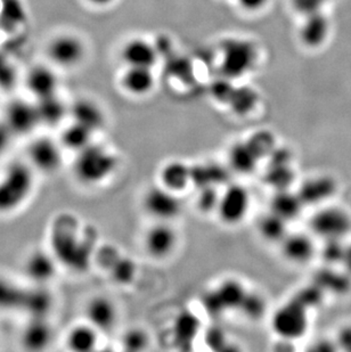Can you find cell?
Listing matches in <instances>:
<instances>
[{
	"label": "cell",
	"mask_w": 351,
	"mask_h": 352,
	"mask_svg": "<svg viewBox=\"0 0 351 352\" xmlns=\"http://www.w3.org/2000/svg\"><path fill=\"white\" fill-rule=\"evenodd\" d=\"M118 166V159L112 151L100 144L92 143L76 152L73 173L80 183L94 186L112 176Z\"/></svg>",
	"instance_id": "1"
},
{
	"label": "cell",
	"mask_w": 351,
	"mask_h": 352,
	"mask_svg": "<svg viewBox=\"0 0 351 352\" xmlns=\"http://www.w3.org/2000/svg\"><path fill=\"white\" fill-rule=\"evenodd\" d=\"M32 188V169L22 163L12 164L0 180V213L12 212L20 208Z\"/></svg>",
	"instance_id": "2"
},
{
	"label": "cell",
	"mask_w": 351,
	"mask_h": 352,
	"mask_svg": "<svg viewBox=\"0 0 351 352\" xmlns=\"http://www.w3.org/2000/svg\"><path fill=\"white\" fill-rule=\"evenodd\" d=\"M272 327L276 336L285 341L300 339L308 329V309L292 299L274 313Z\"/></svg>",
	"instance_id": "3"
},
{
	"label": "cell",
	"mask_w": 351,
	"mask_h": 352,
	"mask_svg": "<svg viewBox=\"0 0 351 352\" xmlns=\"http://www.w3.org/2000/svg\"><path fill=\"white\" fill-rule=\"evenodd\" d=\"M222 71L226 77L239 78L248 74L257 62L255 45L246 39H229L222 48Z\"/></svg>",
	"instance_id": "4"
},
{
	"label": "cell",
	"mask_w": 351,
	"mask_h": 352,
	"mask_svg": "<svg viewBox=\"0 0 351 352\" xmlns=\"http://www.w3.org/2000/svg\"><path fill=\"white\" fill-rule=\"evenodd\" d=\"M50 62L61 69H73L83 63L87 55L86 43L74 34H60L47 47Z\"/></svg>",
	"instance_id": "5"
},
{
	"label": "cell",
	"mask_w": 351,
	"mask_h": 352,
	"mask_svg": "<svg viewBox=\"0 0 351 352\" xmlns=\"http://www.w3.org/2000/svg\"><path fill=\"white\" fill-rule=\"evenodd\" d=\"M310 228L318 237L328 239H343L351 230V218L345 210L328 206L318 210L310 219Z\"/></svg>",
	"instance_id": "6"
},
{
	"label": "cell",
	"mask_w": 351,
	"mask_h": 352,
	"mask_svg": "<svg viewBox=\"0 0 351 352\" xmlns=\"http://www.w3.org/2000/svg\"><path fill=\"white\" fill-rule=\"evenodd\" d=\"M142 206L146 213L158 221L170 223L182 211V202L177 193L166 187H151L142 199Z\"/></svg>",
	"instance_id": "7"
},
{
	"label": "cell",
	"mask_w": 351,
	"mask_h": 352,
	"mask_svg": "<svg viewBox=\"0 0 351 352\" xmlns=\"http://www.w3.org/2000/svg\"><path fill=\"white\" fill-rule=\"evenodd\" d=\"M250 203L251 199L246 187L231 185L220 195L217 213L225 225L235 226L246 218Z\"/></svg>",
	"instance_id": "8"
},
{
	"label": "cell",
	"mask_w": 351,
	"mask_h": 352,
	"mask_svg": "<svg viewBox=\"0 0 351 352\" xmlns=\"http://www.w3.org/2000/svg\"><path fill=\"white\" fill-rule=\"evenodd\" d=\"M178 235L169 223L159 221L146 232L144 248L154 259H166L175 251Z\"/></svg>",
	"instance_id": "9"
},
{
	"label": "cell",
	"mask_w": 351,
	"mask_h": 352,
	"mask_svg": "<svg viewBox=\"0 0 351 352\" xmlns=\"http://www.w3.org/2000/svg\"><path fill=\"white\" fill-rule=\"evenodd\" d=\"M3 117V122L6 123L14 136L30 133L40 124L36 104L29 103L27 100L10 102L7 105Z\"/></svg>",
	"instance_id": "10"
},
{
	"label": "cell",
	"mask_w": 351,
	"mask_h": 352,
	"mask_svg": "<svg viewBox=\"0 0 351 352\" xmlns=\"http://www.w3.org/2000/svg\"><path fill=\"white\" fill-rule=\"evenodd\" d=\"M29 161L40 173H53L62 163V152L58 143L50 138H36L29 146Z\"/></svg>",
	"instance_id": "11"
},
{
	"label": "cell",
	"mask_w": 351,
	"mask_h": 352,
	"mask_svg": "<svg viewBox=\"0 0 351 352\" xmlns=\"http://www.w3.org/2000/svg\"><path fill=\"white\" fill-rule=\"evenodd\" d=\"M121 58L126 67L154 69L159 60V50L154 43L145 38H130L123 43Z\"/></svg>",
	"instance_id": "12"
},
{
	"label": "cell",
	"mask_w": 351,
	"mask_h": 352,
	"mask_svg": "<svg viewBox=\"0 0 351 352\" xmlns=\"http://www.w3.org/2000/svg\"><path fill=\"white\" fill-rule=\"evenodd\" d=\"M25 85L31 95L40 100L56 95L60 79L56 71L48 65H36L28 72Z\"/></svg>",
	"instance_id": "13"
},
{
	"label": "cell",
	"mask_w": 351,
	"mask_h": 352,
	"mask_svg": "<svg viewBox=\"0 0 351 352\" xmlns=\"http://www.w3.org/2000/svg\"><path fill=\"white\" fill-rule=\"evenodd\" d=\"M87 322L98 332H109L116 326L118 311L112 300L106 296H95L86 307Z\"/></svg>",
	"instance_id": "14"
},
{
	"label": "cell",
	"mask_w": 351,
	"mask_h": 352,
	"mask_svg": "<svg viewBox=\"0 0 351 352\" xmlns=\"http://www.w3.org/2000/svg\"><path fill=\"white\" fill-rule=\"evenodd\" d=\"M337 188V182L332 177L316 176L305 180L297 193L305 206H317L331 199Z\"/></svg>",
	"instance_id": "15"
},
{
	"label": "cell",
	"mask_w": 351,
	"mask_h": 352,
	"mask_svg": "<svg viewBox=\"0 0 351 352\" xmlns=\"http://www.w3.org/2000/svg\"><path fill=\"white\" fill-rule=\"evenodd\" d=\"M281 254L288 263L306 265L315 254V244L306 234H288L281 243Z\"/></svg>",
	"instance_id": "16"
},
{
	"label": "cell",
	"mask_w": 351,
	"mask_h": 352,
	"mask_svg": "<svg viewBox=\"0 0 351 352\" xmlns=\"http://www.w3.org/2000/svg\"><path fill=\"white\" fill-rule=\"evenodd\" d=\"M120 83L123 89L131 96H146L154 89L156 76L151 67H126Z\"/></svg>",
	"instance_id": "17"
},
{
	"label": "cell",
	"mask_w": 351,
	"mask_h": 352,
	"mask_svg": "<svg viewBox=\"0 0 351 352\" xmlns=\"http://www.w3.org/2000/svg\"><path fill=\"white\" fill-rule=\"evenodd\" d=\"M73 121L92 130L94 133L105 123V114L98 104L89 98H80L69 107Z\"/></svg>",
	"instance_id": "18"
},
{
	"label": "cell",
	"mask_w": 351,
	"mask_h": 352,
	"mask_svg": "<svg viewBox=\"0 0 351 352\" xmlns=\"http://www.w3.org/2000/svg\"><path fill=\"white\" fill-rule=\"evenodd\" d=\"M330 34V22L319 10L307 14L300 28V39L309 48H317L325 43Z\"/></svg>",
	"instance_id": "19"
},
{
	"label": "cell",
	"mask_w": 351,
	"mask_h": 352,
	"mask_svg": "<svg viewBox=\"0 0 351 352\" xmlns=\"http://www.w3.org/2000/svg\"><path fill=\"white\" fill-rule=\"evenodd\" d=\"M201 329V320L191 311H182L176 317L173 325V336L176 346L189 349Z\"/></svg>",
	"instance_id": "20"
},
{
	"label": "cell",
	"mask_w": 351,
	"mask_h": 352,
	"mask_svg": "<svg viewBox=\"0 0 351 352\" xmlns=\"http://www.w3.org/2000/svg\"><path fill=\"white\" fill-rule=\"evenodd\" d=\"M270 212L281 217L285 221H292L301 214L305 204L299 194L290 190H276L275 195L270 199Z\"/></svg>",
	"instance_id": "21"
},
{
	"label": "cell",
	"mask_w": 351,
	"mask_h": 352,
	"mask_svg": "<svg viewBox=\"0 0 351 352\" xmlns=\"http://www.w3.org/2000/svg\"><path fill=\"white\" fill-rule=\"evenodd\" d=\"M160 179L162 186L171 192H182L191 184V166L182 161H170L161 170Z\"/></svg>",
	"instance_id": "22"
},
{
	"label": "cell",
	"mask_w": 351,
	"mask_h": 352,
	"mask_svg": "<svg viewBox=\"0 0 351 352\" xmlns=\"http://www.w3.org/2000/svg\"><path fill=\"white\" fill-rule=\"evenodd\" d=\"M228 171L218 163H203L191 166V184L200 190L203 187L215 186L225 183Z\"/></svg>",
	"instance_id": "23"
},
{
	"label": "cell",
	"mask_w": 351,
	"mask_h": 352,
	"mask_svg": "<svg viewBox=\"0 0 351 352\" xmlns=\"http://www.w3.org/2000/svg\"><path fill=\"white\" fill-rule=\"evenodd\" d=\"M260 161L248 142H239L231 147L228 152L229 168L234 173L248 175L253 173Z\"/></svg>",
	"instance_id": "24"
},
{
	"label": "cell",
	"mask_w": 351,
	"mask_h": 352,
	"mask_svg": "<svg viewBox=\"0 0 351 352\" xmlns=\"http://www.w3.org/2000/svg\"><path fill=\"white\" fill-rule=\"evenodd\" d=\"M36 111L39 117L40 124L46 126H56L65 116L69 114V107L63 103L58 95L45 97L36 100Z\"/></svg>",
	"instance_id": "25"
},
{
	"label": "cell",
	"mask_w": 351,
	"mask_h": 352,
	"mask_svg": "<svg viewBox=\"0 0 351 352\" xmlns=\"http://www.w3.org/2000/svg\"><path fill=\"white\" fill-rule=\"evenodd\" d=\"M98 333L89 322L76 325L67 336V348L76 352L93 351L98 342Z\"/></svg>",
	"instance_id": "26"
},
{
	"label": "cell",
	"mask_w": 351,
	"mask_h": 352,
	"mask_svg": "<svg viewBox=\"0 0 351 352\" xmlns=\"http://www.w3.org/2000/svg\"><path fill=\"white\" fill-rule=\"evenodd\" d=\"M215 291L218 293L226 311L239 310L248 293L242 283L235 278L225 279L215 287Z\"/></svg>",
	"instance_id": "27"
},
{
	"label": "cell",
	"mask_w": 351,
	"mask_h": 352,
	"mask_svg": "<svg viewBox=\"0 0 351 352\" xmlns=\"http://www.w3.org/2000/svg\"><path fill=\"white\" fill-rule=\"evenodd\" d=\"M259 234L269 243H281L288 235V221L269 211L258 223Z\"/></svg>",
	"instance_id": "28"
},
{
	"label": "cell",
	"mask_w": 351,
	"mask_h": 352,
	"mask_svg": "<svg viewBox=\"0 0 351 352\" xmlns=\"http://www.w3.org/2000/svg\"><path fill=\"white\" fill-rule=\"evenodd\" d=\"M93 135L92 130L72 121L62 133V145L76 153L93 143Z\"/></svg>",
	"instance_id": "29"
},
{
	"label": "cell",
	"mask_w": 351,
	"mask_h": 352,
	"mask_svg": "<svg viewBox=\"0 0 351 352\" xmlns=\"http://www.w3.org/2000/svg\"><path fill=\"white\" fill-rule=\"evenodd\" d=\"M314 284L319 286L323 291L335 293H345L350 289V279L347 275L337 273L332 270H321L314 277Z\"/></svg>",
	"instance_id": "30"
},
{
	"label": "cell",
	"mask_w": 351,
	"mask_h": 352,
	"mask_svg": "<svg viewBox=\"0 0 351 352\" xmlns=\"http://www.w3.org/2000/svg\"><path fill=\"white\" fill-rule=\"evenodd\" d=\"M295 179V173L291 164L272 166L268 164L265 173L266 183L276 190H290Z\"/></svg>",
	"instance_id": "31"
},
{
	"label": "cell",
	"mask_w": 351,
	"mask_h": 352,
	"mask_svg": "<svg viewBox=\"0 0 351 352\" xmlns=\"http://www.w3.org/2000/svg\"><path fill=\"white\" fill-rule=\"evenodd\" d=\"M27 273L34 280L43 282L53 276L54 263L46 253H34L28 260Z\"/></svg>",
	"instance_id": "32"
},
{
	"label": "cell",
	"mask_w": 351,
	"mask_h": 352,
	"mask_svg": "<svg viewBox=\"0 0 351 352\" xmlns=\"http://www.w3.org/2000/svg\"><path fill=\"white\" fill-rule=\"evenodd\" d=\"M258 102V95L251 88H241L240 90H233L232 97L228 104L234 113L240 117L250 113Z\"/></svg>",
	"instance_id": "33"
},
{
	"label": "cell",
	"mask_w": 351,
	"mask_h": 352,
	"mask_svg": "<svg viewBox=\"0 0 351 352\" xmlns=\"http://www.w3.org/2000/svg\"><path fill=\"white\" fill-rule=\"evenodd\" d=\"M246 142L260 160L268 159L273 151L277 147L275 136L267 130H260L252 133Z\"/></svg>",
	"instance_id": "34"
},
{
	"label": "cell",
	"mask_w": 351,
	"mask_h": 352,
	"mask_svg": "<svg viewBox=\"0 0 351 352\" xmlns=\"http://www.w3.org/2000/svg\"><path fill=\"white\" fill-rule=\"evenodd\" d=\"M112 278L120 285H127L133 282L136 275V265L134 260L120 256L116 263L109 268Z\"/></svg>",
	"instance_id": "35"
},
{
	"label": "cell",
	"mask_w": 351,
	"mask_h": 352,
	"mask_svg": "<svg viewBox=\"0 0 351 352\" xmlns=\"http://www.w3.org/2000/svg\"><path fill=\"white\" fill-rule=\"evenodd\" d=\"M240 311L251 320H258L265 315L266 301L262 296L257 293L248 292L240 307Z\"/></svg>",
	"instance_id": "36"
},
{
	"label": "cell",
	"mask_w": 351,
	"mask_h": 352,
	"mask_svg": "<svg viewBox=\"0 0 351 352\" xmlns=\"http://www.w3.org/2000/svg\"><path fill=\"white\" fill-rule=\"evenodd\" d=\"M50 329L43 324H34L28 327L24 333V344L30 349H41L50 341Z\"/></svg>",
	"instance_id": "37"
},
{
	"label": "cell",
	"mask_w": 351,
	"mask_h": 352,
	"mask_svg": "<svg viewBox=\"0 0 351 352\" xmlns=\"http://www.w3.org/2000/svg\"><path fill=\"white\" fill-rule=\"evenodd\" d=\"M220 195L222 194L219 193L218 187L208 186L200 188L199 196H198V201H196L198 208L204 213H211L213 211L217 212Z\"/></svg>",
	"instance_id": "38"
},
{
	"label": "cell",
	"mask_w": 351,
	"mask_h": 352,
	"mask_svg": "<svg viewBox=\"0 0 351 352\" xmlns=\"http://www.w3.org/2000/svg\"><path fill=\"white\" fill-rule=\"evenodd\" d=\"M323 294H324V291L312 283V285L306 286L304 289H300L293 299L309 310L310 308H315L321 302Z\"/></svg>",
	"instance_id": "39"
},
{
	"label": "cell",
	"mask_w": 351,
	"mask_h": 352,
	"mask_svg": "<svg viewBox=\"0 0 351 352\" xmlns=\"http://www.w3.org/2000/svg\"><path fill=\"white\" fill-rule=\"evenodd\" d=\"M149 336L142 329H133L123 336V346L128 351H142L149 346Z\"/></svg>",
	"instance_id": "40"
},
{
	"label": "cell",
	"mask_w": 351,
	"mask_h": 352,
	"mask_svg": "<svg viewBox=\"0 0 351 352\" xmlns=\"http://www.w3.org/2000/svg\"><path fill=\"white\" fill-rule=\"evenodd\" d=\"M345 245L342 239H328L321 249V258L328 265L341 263L345 256Z\"/></svg>",
	"instance_id": "41"
},
{
	"label": "cell",
	"mask_w": 351,
	"mask_h": 352,
	"mask_svg": "<svg viewBox=\"0 0 351 352\" xmlns=\"http://www.w3.org/2000/svg\"><path fill=\"white\" fill-rule=\"evenodd\" d=\"M202 305L206 313L212 317L222 315L226 311L225 307L222 305L215 289L204 293V296H202Z\"/></svg>",
	"instance_id": "42"
},
{
	"label": "cell",
	"mask_w": 351,
	"mask_h": 352,
	"mask_svg": "<svg viewBox=\"0 0 351 352\" xmlns=\"http://www.w3.org/2000/svg\"><path fill=\"white\" fill-rule=\"evenodd\" d=\"M206 342L212 350H224L227 344L225 333L218 327H212L206 332Z\"/></svg>",
	"instance_id": "43"
},
{
	"label": "cell",
	"mask_w": 351,
	"mask_h": 352,
	"mask_svg": "<svg viewBox=\"0 0 351 352\" xmlns=\"http://www.w3.org/2000/svg\"><path fill=\"white\" fill-rule=\"evenodd\" d=\"M15 81V72L13 65L0 54V87L10 88Z\"/></svg>",
	"instance_id": "44"
},
{
	"label": "cell",
	"mask_w": 351,
	"mask_h": 352,
	"mask_svg": "<svg viewBox=\"0 0 351 352\" xmlns=\"http://www.w3.org/2000/svg\"><path fill=\"white\" fill-rule=\"evenodd\" d=\"M292 155L293 154L291 151L286 147L277 146L267 160H268V164L272 166H285V164H291Z\"/></svg>",
	"instance_id": "45"
},
{
	"label": "cell",
	"mask_w": 351,
	"mask_h": 352,
	"mask_svg": "<svg viewBox=\"0 0 351 352\" xmlns=\"http://www.w3.org/2000/svg\"><path fill=\"white\" fill-rule=\"evenodd\" d=\"M241 10L246 13H258L265 10L269 3V0H236Z\"/></svg>",
	"instance_id": "46"
},
{
	"label": "cell",
	"mask_w": 351,
	"mask_h": 352,
	"mask_svg": "<svg viewBox=\"0 0 351 352\" xmlns=\"http://www.w3.org/2000/svg\"><path fill=\"white\" fill-rule=\"evenodd\" d=\"M325 0H295V6L305 13V15L310 13H315L321 8V3Z\"/></svg>",
	"instance_id": "47"
},
{
	"label": "cell",
	"mask_w": 351,
	"mask_h": 352,
	"mask_svg": "<svg viewBox=\"0 0 351 352\" xmlns=\"http://www.w3.org/2000/svg\"><path fill=\"white\" fill-rule=\"evenodd\" d=\"M339 349L351 352V325L345 326L340 329L337 339Z\"/></svg>",
	"instance_id": "48"
},
{
	"label": "cell",
	"mask_w": 351,
	"mask_h": 352,
	"mask_svg": "<svg viewBox=\"0 0 351 352\" xmlns=\"http://www.w3.org/2000/svg\"><path fill=\"white\" fill-rule=\"evenodd\" d=\"M13 136L14 133L10 131L6 123L1 121L0 122V155H3L6 152L10 143V138Z\"/></svg>",
	"instance_id": "49"
},
{
	"label": "cell",
	"mask_w": 351,
	"mask_h": 352,
	"mask_svg": "<svg viewBox=\"0 0 351 352\" xmlns=\"http://www.w3.org/2000/svg\"><path fill=\"white\" fill-rule=\"evenodd\" d=\"M337 349H339L337 342L333 343L330 342V341H319V342L316 343V346L314 348L316 351L321 352L335 351Z\"/></svg>",
	"instance_id": "50"
},
{
	"label": "cell",
	"mask_w": 351,
	"mask_h": 352,
	"mask_svg": "<svg viewBox=\"0 0 351 352\" xmlns=\"http://www.w3.org/2000/svg\"><path fill=\"white\" fill-rule=\"evenodd\" d=\"M341 263L345 266V270L351 274V245L345 246V256Z\"/></svg>",
	"instance_id": "51"
},
{
	"label": "cell",
	"mask_w": 351,
	"mask_h": 352,
	"mask_svg": "<svg viewBox=\"0 0 351 352\" xmlns=\"http://www.w3.org/2000/svg\"><path fill=\"white\" fill-rule=\"evenodd\" d=\"M87 1L95 7H107L116 3V0H87Z\"/></svg>",
	"instance_id": "52"
}]
</instances>
